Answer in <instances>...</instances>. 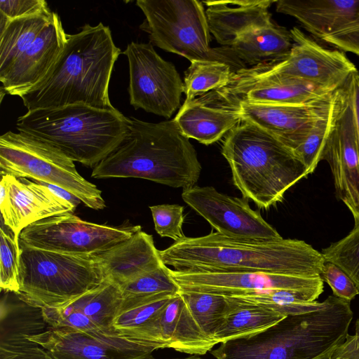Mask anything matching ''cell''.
Wrapping results in <instances>:
<instances>
[{
	"label": "cell",
	"mask_w": 359,
	"mask_h": 359,
	"mask_svg": "<svg viewBox=\"0 0 359 359\" xmlns=\"http://www.w3.org/2000/svg\"><path fill=\"white\" fill-rule=\"evenodd\" d=\"M29 339L51 359H155L156 346L116 335L86 332L69 327H50Z\"/></svg>",
	"instance_id": "9a60e30c"
},
{
	"label": "cell",
	"mask_w": 359,
	"mask_h": 359,
	"mask_svg": "<svg viewBox=\"0 0 359 359\" xmlns=\"http://www.w3.org/2000/svg\"><path fill=\"white\" fill-rule=\"evenodd\" d=\"M353 317L350 302L330 295L316 310L287 316L210 353L215 359H328L345 342Z\"/></svg>",
	"instance_id": "3957f363"
},
{
	"label": "cell",
	"mask_w": 359,
	"mask_h": 359,
	"mask_svg": "<svg viewBox=\"0 0 359 359\" xmlns=\"http://www.w3.org/2000/svg\"><path fill=\"white\" fill-rule=\"evenodd\" d=\"M331 287L333 295L347 301H351L359 292L347 274L335 264L325 262L320 275Z\"/></svg>",
	"instance_id": "f35d334b"
},
{
	"label": "cell",
	"mask_w": 359,
	"mask_h": 359,
	"mask_svg": "<svg viewBox=\"0 0 359 359\" xmlns=\"http://www.w3.org/2000/svg\"><path fill=\"white\" fill-rule=\"evenodd\" d=\"M182 198L222 236L250 240L283 238L243 197L226 195L213 187L195 185L183 189Z\"/></svg>",
	"instance_id": "4fadbf2b"
},
{
	"label": "cell",
	"mask_w": 359,
	"mask_h": 359,
	"mask_svg": "<svg viewBox=\"0 0 359 359\" xmlns=\"http://www.w3.org/2000/svg\"><path fill=\"white\" fill-rule=\"evenodd\" d=\"M122 301L120 287L113 283L104 280L97 287L63 306L83 313L107 334L116 335L118 334L114 330L113 324L120 313Z\"/></svg>",
	"instance_id": "83f0119b"
},
{
	"label": "cell",
	"mask_w": 359,
	"mask_h": 359,
	"mask_svg": "<svg viewBox=\"0 0 359 359\" xmlns=\"http://www.w3.org/2000/svg\"><path fill=\"white\" fill-rule=\"evenodd\" d=\"M169 359H203V358H200L198 355H189V356L186 357V358H169Z\"/></svg>",
	"instance_id": "7bdbcfd3"
},
{
	"label": "cell",
	"mask_w": 359,
	"mask_h": 359,
	"mask_svg": "<svg viewBox=\"0 0 359 359\" xmlns=\"http://www.w3.org/2000/svg\"><path fill=\"white\" fill-rule=\"evenodd\" d=\"M333 92L302 104L240 102L223 107L236 108L242 121L251 123L275 135L291 150L307 135L329 104Z\"/></svg>",
	"instance_id": "d6986e66"
},
{
	"label": "cell",
	"mask_w": 359,
	"mask_h": 359,
	"mask_svg": "<svg viewBox=\"0 0 359 359\" xmlns=\"http://www.w3.org/2000/svg\"><path fill=\"white\" fill-rule=\"evenodd\" d=\"M172 297L120 312L114 321V330L121 336L138 341L142 330L156 317Z\"/></svg>",
	"instance_id": "e575fe53"
},
{
	"label": "cell",
	"mask_w": 359,
	"mask_h": 359,
	"mask_svg": "<svg viewBox=\"0 0 359 359\" xmlns=\"http://www.w3.org/2000/svg\"><path fill=\"white\" fill-rule=\"evenodd\" d=\"M321 254L325 262L344 271L359 292V224L347 236L323 249Z\"/></svg>",
	"instance_id": "836d02e7"
},
{
	"label": "cell",
	"mask_w": 359,
	"mask_h": 359,
	"mask_svg": "<svg viewBox=\"0 0 359 359\" xmlns=\"http://www.w3.org/2000/svg\"><path fill=\"white\" fill-rule=\"evenodd\" d=\"M345 86L352 106L359 149V72L358 70L351 74L345 83Z\"/></svg>",
	"instance_id": "ab89813d"
},
{
	"label": "cell",
	"mask_w": 359,
	"mask_h": 359,
	"mask_svg": "<svg viewBox=\"0 0 359 359\" xmlns=\"http://www.w3.org/2000/svg\"><path fill=\"white\" fill-rule=\"evenodd\" d=\"M163 263L177 271L263 272L320 276L325 262L321 252L304 241L250 240L218 233L187 237L159 250Z\"/></svg>",
	"instance_id": "6da1fadb"
},
{
	"label": "cell",
	"mask_w": 359,
	"mask_h": 359,
	"mask_svg": "<svg viewBox=\"0 0 359 359\" xmlns=\"http://www.w3.org/2000/svg\"><path fill=\"white\" fill-rule=\"evenodd\" d=\"M276 9L320 40L359 56V0H278Z\"/></svg>",
	"instance_id": "5bb4252c"
},
{
	"label": "cell",
	"mask_w": 359,
	"mask_h": 359,
	"mask_svg": "<svg viewBox=\"0 0 359 359\" xmlns=\"http://www.w3.org/2000/svg\"><path fill=\"white\" fill-rule=\"evenodd\" d=\"M170 269L163 265L120 287L123 301L120 312L180 292Z\"/></svg>",
	"instance_id": "f546056e"
},
{
	"label": "cell",
	"mask_w": 359,
	"mask_h": 359,
	"mask_svg": "<svg viewBox=\"0 0 359 359\" xmlns=\"http://www.w3.org/2000/svg\"><path fill=\"white\" fill-rule=\"evenodd\" d=\"M75 208L38 182L11 175H1V221L11 230L18 243L21 231L30 224L62 213H73Z\"/></svg>",
	"instance_id": "ac0fdd59"
},
{
	"label": "cell",
	"mask_w": 359,
	"mask_h": 359,
	"mask_svg": "<svg viewBox=\"0 0 359 359\" xmlns=\"http://www.w3.org/2000/svg\"><path fill=\"white\" fill-rule=\"evenodd\" d=\"M274 0L204 1L209 29L217 41L231 47L250 30L271 24L270 6Z\"/></svg>",
	"instance_id": "cb8c5ba5"
},
{
	"label": "cell",
	"mask_w": 359,
	"mask_h": 359,
	"mask_svg": "<svg viewBox=\"0 0 359 359\" xmlns=\"http://www.w3.org/2000/svg\"><path fill=\"white\" fill-rule=\"evenodd\" d=\"M1 175L31 178L65 189L87 207H106L102 192L83 177L74 163L52 144L29 134L8 131L0 137Z\"/></svg>",
	"instance_id": "9c48e42d"
},
{
	"label": "cell",
	"mask_w": 359,
	"mask_h": 359,
	"mask_svg": "<svg viewBox=\"0 0 359 359\" xmlns=\"http://www.w3.org/2000/svg\"><path fill=\"white\" fill-rule=\"evenodd\" d=\"M138 340L158 349L173 348L190 355H205L216 345L196 323L180 292L170 299Z\"/></svg>",
	"instance_id": "ffe728a7"
},
{
	"label": "cell",
	"mask_w": 359,
	"mask_h": 359,
	"mask_svg": "<svg viewBox=\"0 0 359 359\" xmlns=\"http://www.w3.org/2000/svg\"><path fill=\"white\" fill-rule=\"evenodd\" d=\"M92 256L104 280L119 287L164 265L153 236L142 230Z\"/></svg>",
	"instance_id": "603a6c76"
},
{
	"label": "cell",
	"mask_w": 359,
	"mask_h": 359,
	"mask_svg": "<svg viewBox=\"0 0 359 359\" xmlns=\"http://www.w3.org/2000/svg\"><path fill=\"white\" fill-rule=\"evenodd\" d=\"M355 334L348 335L341 345L328 359H359V324L356 322Z\"/></svg>",
	"instance_id": "60d3db41"
},
{
	"label": "cell",
	"mask_w": 359,
	"mask_h": 359,
	"mask_svg": "<svg viewBox=\"0 0 359 359\" xmlns=\"http://www.w3.org/2000/svg\"><path fill=\"white\" fill-rule=\"evenodd\" d=\"M145 20L140 26L150 43L188 59L224 62L244 68L231 47L211 48L203 2L196 0H138Z\"/></svg>",
	"instance_id": "ba28073f"
},
{
	"label": "cell",
	"mask_w": 359,
	"mask_h": 359,
	"mask_svg": "<svg viewBox=\"0 0 359 359\" xmlns=\"http://www.w3.org/2000/svg\"><path fill=\"white\" fill-rule=\"evenodd\" d=\"M290 32L293 45L285 58L233 72L226 85L279 77L297 79L332 92L358 70L344 52L321 46L297 27Z\"/></svg>",
	"instance_id": "30bf717a"
},
{
	"label": "cell",
	"mask_w": 359,
	"mask_h": 359,
	"mask_svg": "<svg viewBox=\"0 0 359 359\" xmlns=\"http://www.w3.org/2000/svg\"><path fill=\"white\" fill-rule=\"evenodd\" d=\"M340 88L333 92L329 104L315 121L307 135L292 149L306 167L309 175L314 172L320 161L324 160L327 142L338 111Z\"/></svg>",
	"instance_id": "4dcf8cb0"
},
{
	"label": "cell",
	"mask_w": 359,
	"mask_h": 359,
	"mask_svg": "<svg viewBox=\"0 0 359 359\" xmlns=\"http://www.w3.org/2000/svg\"><path fill=\"white\" fill-rule=\"evenodd\" d=\"M226 299V311L213 336L217 344L259 332L286 316L238 297Z\"/></svg>",
	"instance_id": "484cf974"
},
{
	"label": "cell",
	"mask_w": 359,
	"mask_h": 359,
	"mask_svg": "<svg viewBox=\"0 0 359 359\" xmlns=\"http://www.w3.org/2000/svg\"><path fill=\"white\" fill-rule=\"evenodd\" d=\"M67 41L58 14L53 12L48 24L34 41L15 60L4 75L0 76L1 89L11 95L30 90L49 72Z\"/></svg>",
	"instance_id": "44dd1931"
},
{
	"label": "cell",
	"mask_w": 359,
	"mask_h": 359,
	"mask_svg": "<svg viewBox=\"0 0 359 359\" xmlns=\"http://www.w3.org/2000/svg\"><path fill=\"white\" fill-rule=\"evenodd\" d=\"M234 71L224 62L210 60H195L185 72L184 102H190L226 85Z\"/></svg>",
	"instance_id": "1f68e13d"
},
{
	"label": "cell",
	"mask_w": 359,
	"mask_h": 359,
	"mask_svg": "<svg viewBox=\"0 0 359 359\" xmlns=\"http://www.w3.org/2000/svg\"><path fill=\"white\" fill-rule=\"evenodd\" d=\"M292 45L290 32L272 22L241 35L231 48L241 62L257 66L285 58Z\"/></svg>",
	"instance_id": "4316f807"
},
{
	"label": "cell",
	"mask_w": 359,
	"mask_h": 359,
	"mask_svg": "<svg viewBox=\"0 0 359 359\" xmlns=\"http://www.w3.org/2000/svg\"><path fill=\"white\" fill-rule=\"evenodd\" d=\"M180 292L196 323L214 341L215 332L227 309L226 297L204 292Z\"/></svg>",
	"instance_id": "d6a6232c"
},
{
	"label": "cell",
	"mask_w": 359,
	"mask_h": 359,
	"mask_svg": "<svg viewBox=\"0 0 359 359\" xmlns=\"http://www.w3.org/2000/svg\"><path fill=\"white\" fill-rule=\"evenodd\" d=\"M130 118L117 109L85 104L27 111L16 121L18 131L52 144L73 161L94 168L127 136Z\"/></svg>",
	"instance_id": "8992f818"
},
{
	"label": "cell",
	"mask_w": 359,
	"mask_h": 359,
	"mask_svg": "<svg viewBox=\"0 0 359 359\" xmlns=\"http://www.w3.org/2000/svg\"><path fill=\"white\" fill-rule=\"evenodd\" d=\"M49 10L44 0H1L0 31L12 20L38 15Z\"/></svg>",
	"instance_id": "74e56055"
},
{
	"label": "cell",
	"mask_w": 359,
	"mask_h": 359,
	"mask_svg": "<svg viewBox=\"0 0 359 359\" xmlns=\"http://www.w3.org/2000/svg\"><path fill=\"white\" fill-rule=\"evenodd\" d=\"M357 323L359 324V320H357Z\"/></svg>",
	"instance_id": "ee69618b"
},
{
	"label": "cell",
	"mask_w": 359,
	"mask_h": 359,
	"mask_svg": "<svg viewBox=\"0 0 359 359\" xmlns=\"http://www.w3.org/2000/svg\"><path fill=\"white\" fill-rule=\"evenodd\" d=\"M324 160L330 167L338 198L359 224V149L352 106L345 83L339 89V107Z\"/></svg>",
	"instance_id": "e0dca14e"
},
{
	"label": "cell",
	"mask_w": 359,
	"mask_h": 359,
	"mask_svg": "<svg viewBox=\"0 0 359 359\" xmlns=\"http://www.w3.org/2000/svg\"><path fill=\"white\" fill-rule=\"evenodd\" d=\"M180 292H196L226 297H245L278 289L323 290L321 276L263 272H194L170 271Z\"/></svg>",
	"instance_id": "2e32d148"
},
{
	"label": "cell",
	"mask_w": 359,
	"mask_h": 359,
	"mask_svg": "<svg viewBox=\"0 0 359 359\" xmlns=\"http://www.w3.org/2000/svg\"><path fill=\"white\" fill-rule=\"evenodd\" d=\"M0 306V359H51L29 337L45 331L48 325L41 308L5 292Z\"/></svg>",
	"instance_id": "7402d4cb"
},
{
	"label": "cell",
	"mask_w": 359,
	"mask_h": 359,
	"mask_svg": "<svg viewBox=\"0 0 359 359\" xmlns=\"http://www.w3.org/2000/svg\"><path fill=\"white\" fill-rule=\"evenodd\" d=\"M19 246V290L16 294L32 306L62 307L104 281L92 255Z\"/></svg>",
	"instance_id": "52a82bcc"
},
{
	"label": "cell",
	"mask_w": 359,
	"mask_h": 359,
	"mask_svg": "<svg viewBox=\"0 0 359 359\" xmlns=\"http://www.w3.org/2000/svg\"><path fill=\"white\" fill-rule=\"evenodd\" d=\"M121 53L108 26L86 24L78 33L67 34L65 47L49 72L20 97L27 111L72 104L114 110L109 84Z\"/></svg>",
	"instance_id": "7a4b0ae2"
},
{
	"label": "cell",
	"mask_w": 359,
	"mask_h": 359,
	"mask_svg": "<svg viewBox=\"0 0 359 359\" xmlns=\"http://www.w3.org/2000/svg\"><path fill=\"white\" fill-rule=\"evenodd\" d=\"M222 154L234 186L261 209L282 201L290 187L309 175L304 164L278 137L249 122L242 121L226 134Z\"/></svg>",
	"instance_id": "5b68a950"
},
{
	"label": "cell",
	"mask_w": 359,
	"mask_h": 359,
	"mask_svg": "<svg viewBox=\"0 0 359 359\" xmlns=\"http://www.w3.org/2000/svg\"><path fill=\"white\" fill-rule=\"evenodd\" d=\"M173 120L187 137L205 145L218 141L242 122L236 108L206 104L198 98L184 102Z\"/></svg>",
	"instance_id": "d4e9b609"
},
{
	"label": "cell",
	"mask_w": 359,
	"mask_h": 359,
	"mask_svg": "<svg viewBox=\"0 0 359 359\" xmlns=\"http://www.w3.org/2000/svg\"><path fill=\"white\" fill-rule=\"evenodd\" d=\"M142 230L140 225L98 224L65 212L36 222L25 228L19 244L61 253L92 255L104 251Z\"/></svg>",
	"instance_id": "8fae6325"
},
{
	"label": "cell",
	"mask_w": 359,
	"mask_h": 359,
	"mask_svg": "<svg viewBox=\"0 0 359 359\" xmlns=\"http://www.w3.org/2000/svg\"><path fill=\"white\" fill-rule=\"evenodd\" d=\"M53 12L49 10L12 20L0 31V76L6 74L15 60L34 41L50 22Z\"/></svg>",
	"instance_id": "f1b7e54d"
},
{
	"label": "cell",
	"mask_w": 359,
	"mask_h": 359,
	"mask_svg": "<svg viewBox=\"0 0 359 359\" xmlns=\"http://www.w3.org/2000/svg\"><path fill=\"white\" fill-rule=\"evenodd\" d=\"M155 230L161 237L177 241L185 236L182 231L184 208L177 204H163L149 207Z\"/></svg>",
	"instance_id": "8d00e7d4"
},
{
	"label": "cell",
	"mask_w": 359,
	"mask_h": 359,
	"mask_svg": "<svg viewBox=\"0 0 359 359\" xmlns=\"http://www.w3.org/2000/svg\"><path fill=\"white\" fill-rule=\"evenodd\" d=\"M46 187H48L50 191H52L55 194L58 196L59 197L69 201L71 203L75 208L81 202L80 199H79L76 196L72 194L69 191L65 189L60 188L59 187L45 183V182H38Z\"/></svg>",
	"instance_id": "b9f144b4"
},
{
	"label": "cell",
	"mask_w": 359,
	"mask_h": 359,
	"mask_svg": "<svg viewBox=\"0 0 359 359\" xmlns=\"http://www.w3.org/2000/svg\"><path fill=\"white\" fill-rule=\"evenodd\" d=\"M122 53L129 65L128 93L135 109L170 118L180 105L184 83L175 67L150 43L132 41Z\"/></svg>",
	"instance_id": "7c38bea8"
},
{
	"label": "cell",
	"mask_w": 359,
	"mask_h": 359,
	"mask_svg": "<svg viewBox=\"0 0 359 359\" xmlns=\"http://www.w3.org/2000/svg\"><path fill=\"white\" fill-rule=\"evenodd\" d=\"M121 144L95 165V179L134 177L183 189L195 186L201 165L174 120L149 123L130 117Z\"/></svg>",
	"instance_id": "277c9868"
},
{
	"label": "cell",
	"mask_w": 359,
	"mask_h": 359,
	"mask_svg": "<svg viewBox=\"0 0 359 359\" xmlns=\"http://www.w3.org/2000/svg\"><path fill=\"white\" fill-rule=\"evenodd\" d=\"M6 226V225H5ZM0 287L4 292L17 294L19 290V243L16 242L10 229L0 228Z\"/></svg>",
	"instance_id": "d590c367"
}]
</instances>
